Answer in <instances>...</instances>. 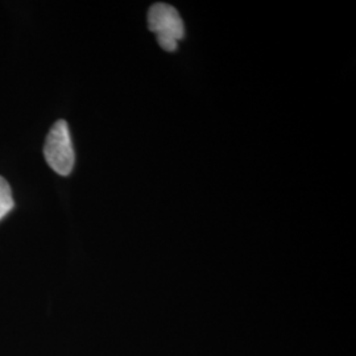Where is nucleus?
Instances as JSON below:
<instances>
[{"label":"nucleus","mask_w":356,"mask_h":356,"mask_svg":"<svg viewBox=\"0 0 356 356\" xmlns=\"http://www.w3.org/2000/svg\"><path fill=\"white\" fill-rule=\"evenodd\" d=\"M148 28L156 33L159 45L166 51H177L178 42L185 36L182 17L173 6L156 3L148 11Z\"/></svg>","instance_id":"nucleus-1"},{"label":"nucleus","mask_w":356,"mask_h":356,"mask_svg":"<svg viewBox=\"0 0 356 356\" xmlns=\"http://www.w3.org/2000/svg\"><path fill=\"white\" fill-rule=\"evenodd\" d=\"M44 156L51 169L60 176H69L76 164V153L70 129L65 120H58L51 128L45 147Z\"/></svg>","instance_id":"nucleus-2"},{"label":"nucleus","mask_w":356,"mask_h":356,"mask_svg":"<svg viewBox=\"0 0 356 356\" xmlns=\"http://www.w3.org/2000/svg\"><path fill=\"white\" fill-rule=\"evenodd\" d=\"M13 206L15 202H13L11 186L6 178L0 176V220L13 211Z\"/></svg>","instance_id":"nucleus-3"}]
</instances>
